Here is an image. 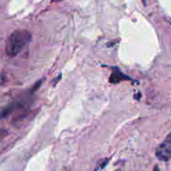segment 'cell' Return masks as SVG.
<instances>
[{
  "mask_svg": "<svg viewBox=\"0 0 171 171\" xmlns=\"http://www.w3.org/2000/svg\"><path fill=\"white\" fill-rule=\"evenodd\" d=\"M32 36L29 31L18 29L14 31L6 40L5 52L9 57H16L31 42Z\"/></svg>",
  "mask_w": 171,
  "mask_h": 171,
  "instance_id": "6da1fadb",
  "label": "cell"
},
{
  "mask_svg": "<svg viewBox=\"0 0 171 171\" xmlns=\"http://www.w3.org/2000/svg\"><path fill=\"white\" fill-rule=\"evenodd\" d=\"M155 155L160 161H168L171 160V133L157 147Z\"/></svg>",
  "mask_w": 171,
  "mask_h": 171,
  "instance_id": "7a4b0ae2",
  "label": "cell"
},
{
  "mask_svg": "<svg viewBox=\"0 0 171 171\" xmlns=\"http://www.w3.org/2000/svg\"><path fill=\"white\" fill-rule=\"evenodd\" d=\"M108 81H109L110 84H117L121 83L122 81H130V82H133L134 79L129 77L128 75H124L123 72L119 69V68L113 67L112 68V73L110 76H109Z\"/></svg>",
  "mask_w": 171,
  "mask_h": 171,
  "instance_id": "3957f363",
  "label": "cell"
},
{
  "mask_svg": "<svg viewBox=\"0 0 171 171\" xmlns=\"http://www.w3.org/2000/svg\"><path fill=\"white\" fill-rule=\"evenodd\" d=\"M62 78V75L60 74V76H58V77H56L53 80V86H56V84H58V82L60 80V78Z\"/></svg>",
  "mask_w": 171,
  "mask_h": 171,
  "instance_id": "277c9868",
  "label": "cell"
},
{
  "mask_svg": "<svg viewBox=\"0 0 171 171\" xmlns=\"http://www.w3.org/2000/svg\"><path fill=\"white\" fill-rule=\"evenodd\" d=\"M154 171H160V169L158 168V166H155V167H154Z\"/></svg>",
  "mask_w": 171,
  "mask_h": 171,
  "instance_id": "5b68a950",
  "label": "cell"
},
{
  "mask_svg": "<svg viewBox=\"0 0 171 171\" xmlns=\"http://www.w3.org/2000/svg\"><path fill=\"white\" fill-rule=\"evenodd\" d=\"M53 1H62V0H53Z\"/></svg>",
  "mask_w": 171,
  "mask_h": 171,
  "instance_id": "8992f818",
  "label": "cell"
}]
</instances>
